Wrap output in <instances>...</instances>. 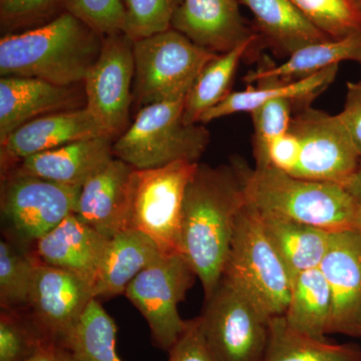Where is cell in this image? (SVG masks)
Wrapping results in <instances>:
<instances>
[{"label":"cell","mask_w":361,"mask_h":361,"mask_svg":"<svg viewBox=\"0 0 361 361\" xmlns=\"http://www.w3.org/2000/svg\"><path fill=\"white\" fill-rule=\"evenodd\" d=\"M244 166L199 163L188 184L180 221V253L193 268L205 299L224 273L237 220L246 205Z\"/></svg>","instance_id":"cell-1"},{"label":"cell","mask_w":361,"mask_h":361,"mask_svg":"<svg viewBox=\"0 0 361 361\" xmlns=\"http://www.w3.org/2000/svg\"><path fill=\"white\" fill-rule=\"evenodd\" d=\"M103 39L65 11L39 27L2 37L0 75L71 87L84 82L101 54Z\"/></svg>","instance_id":"cell-2"},{"label":"cell","mask_w":361,"mask_h":361,"mask_svg":"<svg viewBox=\"0 0 361 361\" xmlns=\"http://www.w3.org/2000/svg\"><path fill=\"white\" fill-rule=\"evenodd\" d=\"M246 202L272 214L329 232L356 230L361 206L342 185L300 179L273 167L244 166Z\"/></svg>","instance_id":"cell-3"},{"label":"cell","mask_w":361,"mask_h":361,"mask_svg":"<svg viewBox=\"0 0 361 361\" xmlns=\"http://www.w3.org/2000/svg\"><path fill=\"white\" fill-rule=\"evenodd\" d=\"M185 99L149 104L114 142L116 158L135 170L165 167L176 161L199 163L210 133L200 123H185Z\"/></svg>","instance_id":"cell-4"},{"label":"cell","mask_w":361,"mask_h":361,"mask_svg":"<svg viewBox=\"0 0 361 361\" xmlns=\"http://www.w3.org/2000/svg\"><path fill=\"white\" fill-rule=\"evenodd\" d=\"M223 277L250 297L268 317L284 315L292 279L266 234L258 211L247 203L237 220Z\"/></svg>","instance_id":"cell-5"},{"label":"cell","mask_w":361,"mask_h":361,"mask_svg":"<svg viewBox=\"0 0 361 361\" xmlns=\"http://www.w3.org/2000/svg\"><path fill=\"white\" fill-rule=\"evenodd\" d=\"M217 56L174 28L135 40L137 103L144 108L186 99L201 71Z\"/></svg>","instance_id":"cell-6"},{"label":"cell","mask_w":361,"mask_h":361,"mask_svg":"<svg viewBox=\"0 0 361 361\" xmlns=\"http://www.w3.org/2000/svg\"><path fill=\"white\" fill-rule=\"evenodd\" d=\"M198 165L176 161L165 167L135 170L133 174L128 229L146 234L161 254L180 253L183 203Z\"/></svg>","instance_id":"cell-7"},{"label":"cell","mask_w":361,"mask_h":361,"mask_svg":"<svg viewBox=\"0 0 361 361\" xmlns=\"http://www.w3.org/2000/svg\"><path fill=\"white\" fill-rule=\"evenodd\" d=\"M199 320L216 361H262L270 318L227 278L205 299Z\"/></svg>","instance_id":"cell-8"},{"label":"cell","mask_w":361,"mask_h":361,"mask_svg":"<svg viewBox=\"0 0 361 361\" xmlns=\"http://www.w3.org/2000/svg\"><path fill=\"white\" fill-rule=\"evenodd\" d=\"M196 277L182 254H161L126 288L123 294L144 316L156 348L170 350L186 329L178 305Z\"/></svg>","instance_id":"cell-9"},{"label":"cell","mask_w":361,"mask_h":361,"mask_svg":"<svg viewBox=\"0 0 361 361\" xmlns=\"http://www.w3.org/2000/svg\"><path fill=\"white\" fill-rule=\"evenodd\" d=\"M289 130L299 142V159L293 177L343 186L361 160L338 115L311 106L294 111Z\"/></svg>","instance_id":"cell-10"},{"label":"cell","mask_w":361,"mask_h":361,"mask_svg":"<svg viewBox=\"0 0 361 361\" xmlns=\"http://www.w3.org/2000/svg\"><path fill=\"white\" fill-rule=\"evenodd\" d=\"M80 189L9 171L2 182V217L20 242L37 243L75 213Z\"/></svg>","instance_id":"cell-11"},{"label":"cell","mask_w":361,"mask_h":361,"mask_svg":"<svg viewBox=\"0 0 361 361\" xmlns=\"http://www.w3.org/2000/svg\"><path fill=\"white\" fill-rule=\"evenodd\" d=\"M134 78V42L123 32L104 37L101 54L84 80L85 108L111 137L129 128Z\"/></svg>","instance_id":"cell-12"},{"label":"cell","mask_w":361,"mask_h":361,"mask_svg":"<svg viewBox=\"0 0 361 361\" xmlns=\"http://www.w3.org/2000/svg\"><path fill=\"white\" fill-rule=\"evenodd\" d=\"M94 298L89 280L37 260L25 311L47 341L65 346Z\"/></svg>","instance_id":"cell-13"},{"label":"cell","mask_w":361,"mask_h":361,"mask_svg":"<svg viewBox=\"0 0 361 361\" xmlns=\"http://www.w3.org/2000/svg\"><path fill=\"white\" fill-rule=\"evenodd\" d=\"M331 293L329 334L361 338V231L332 232L319 265Z\"/></svg>","instance_id":"cell-14"},{"label":"cell","mask_w":361,"mask_h":361,"mask_svg":"<svg viewBox=\"0 0 361 361\" xmlns=\"http://www.w3.org/2000/svg\"><path fill=\"white\" fill-rule=\"evenodd\" d=\"M99 137L111 135L85 106L39 116L21 126L0 142L2 172L6 174L28 157Z\"/></svg>","instance_id":"cell-15"},{"label":"cell","mask_w":361,"mask_h":361,"mask_svg":"<svg viewBox=\"0 0 361 361\" xmlns=\"http://www.w3.org/2000/svg\"><path fill=\"white\" fill-rule=\"evenodd\" d=\"M239 6L237 0H183L172 28L203 49L225 54L258 35Z\"/></svg>","instance_id":"cell-16"},{"label":"cell","mask_w":361,"mask_h":361,"mask_svg":"<svg viewBox=\"0 0 361 361\" xmlns=\"http://www.w3.org/2000/svg\"><path fill=\"white\" fill-rule=\"evenodd\" d=\"M135 170L114 157L82 185L73 214L109 239L128 229L130 183Z\"/></svg>","instance_id":"cell-17"},{"label":"cell","mask_w":361,"mask_h":361,"mask_svg":"<svg viewBox=\"0 0 361 361\" xmlns=\"http://www.w3.org/2000/svg\"><path fill=\"white\" fill-rule=\"evenodd\" d=\"M78 94L63 87L32 78L0 80V142L25 123L39 116L75 108Z\"/></svg>","instance_id":"cell-18"},{"label":"cell","mask_w":361,"mask_h":361,"mask_svg":"<svg viewBox=\"0 0 361 361\" xmlns=\"http://www.w3.org/2000/svg\"><path fill=\"white\" fill-rule=\"evenodd\" d=\"M109 238L71 214L35 243L37 260L89 280L94 285Z\"/></svg>","instance_id":"cell-19"},{"label":"cell","mask_w":361,"mask_h":361,"mask_svg":"<svg viewBox=\"0 0 361 361\" xmlns=\"http://www.w3.org/2000/svg\"><path fill=\"white\" fill-rule=\"evenodd\" d=\"M111 140L99 137L71 142L28 157L13 170L66 186L82 187L115 157Z\"/></svg>","instance_id":"cell-20"},{"label":"cell","mask_w":361,"mask_h":361,"mask_svg":"<svg viewBox=\"0 0 361 361\" xmlns=\"http://www.w3.org/2000/svg\"><path fill=\"white\" fill-rule=\"evenodd\" d=\"M248 7L254 16L253 28L261 44L288 58L316 42L330 39L320 32L294 6L290 0H237Z\"/></svg>","instance_id":"cell-21"},{"label":"cell","mask_w":361,"mask_h":361,"mask_svg":"<svg viewBox=\"0 0 361 361\" xmlns=\"http://www.w3.org/2000/svg\"><path fill=\"white\" fill-rule=\"evenodd\" d=\"M161 255L149 237L135 229H126L109 239L94 281V297L111 298L125 293L139 273Z\"/></svg>","instance_id":"cell-22"},{"label":"cell","mask_w":361,"mask_h":361,"mask_svg":"<svg viewBox=\"0 0 361 361\" xmlns=\"http://www.w3.org/2000/svg\"><path fill=\"white\" fill-rule=\"evenodd\" d=\"M338 66H330L319 73L290 82H258L257 87L232 92L201 116V123H207L238 113H252L259 106L276 99H289L296 102L298 108L311 106V103L334 82ZM297 108V109H298Z\"/></svg>","instance_id":"cell-23"},{"label":"cell","mask_w":361,"mask_h":361,"mask_svg":"<svg viewBox=\"0 0 361 361\" xmlns=\"http://www.w3.org/2000/svg\"><path fill=\"white\" fill-rule=\"evenodd\" d=\"M346 61L361 65V30L343 39L307 45L292 54L281 65H267L251 71L244 80L251 85L269 80L290 82L310 77Z\"/></svg>","instance_id":"cell-24"},{"label":"cell","mask_w":361,"mask_h":361,"mask_svg":"<svg viewBox=\"0 0 361 361\" xmlns=\"http://www.w3.org/2000/svg\"><path fill=\"white\" fill-rule=\"evenodd\" d=\"M258 213L292 280L304 271L319 267L329 249L331 232L272 214Z\"/></svg>","instance_id":"cell-25"},{"label":"cell","mask_w":361,"mask_h":361,"mask_svg":"<svg viewBox=\"0 0 361 361\" xmlns=\"http://www.w3.org/2000/svg\"><path fill=\"white\" fill-rule=\"evenodd\" d=\"M262 361H361V348L308 336L279 315L270 318Z\"/></svg>","instance_id":"cell-26"},{"label":"cell","mask_w":361,"mask_h":361,"mask_svg":"<svg viewBox=\"0 0 361 361\" xmlns=\"http://www.w3.org/2000/svg\"><path fill=\"white\" fill-rule=\"evenodd\" d=\"M261 44L260 37L246 40L232 51L220 54L207 63L185 99V123H200L201 116L230 94V85L240 61L253 47Z\"/></svg>","instance_id":"cell-27"},{"label":"cell","mask_w":361,"mask_h":361,"mask_svg":"<svg viewBox=\"0 0 361 361\" xmlns=\"http://www.w3.org/2000/svg\"><path fill=\"white\" fill-rule=\"evenodd\" d=\"M331 293L322 270L304 271L292 280L290 299L284 316L292 326L308 336L326 339Z\"/></svg>","instance_id":"cell-28"},{"label":"cell","mask_w":361,"mask_h":361,"mask_svg":"<svg viewBox=\"0 0 361 361\" xmlns=\"http://www.w3.org/2000/svg\"><path fill=\"white\" fill-rule=\"evenodd\" d=\"M116 334L115 320L99 299L94 298L66 339L65 348L77 361H123L116 349Z\"/></svg>","instance_id":"cell-29"},{"label":"cell","mask_w":361,"mask_h":361,"mask_svg":"<svg viewBox=\"0 0 361 361\" xmlns=\"http://www.w3.org/2000/svg\"><path fill=\"white\" fill-rule=\"evenodd\" d=\"M37 259L11 242H0V304L4 310H27Z\"/></svg>","instance_id":"cell-30"},{"label":"cell","mask_w":361,"mask_h":361,"mask_svg":"<svg viewBox=\"0 0 361 361\" xmlns=\"http://www.w3.org/2000/svg\"><path fill=\"white\" fill-rule=\"evenodd\" d=\"M294 6L330 39H343L361 30V11L351 0H290Z\"/></svg>","instance_id":"cell-31"},{"label":"cell","mask_w":361,"mask_h":361,"mask_svg":"<svg viewBox=\"0 0 361 361\" xmlns=\"http://www.w3.org/2000/svg\"><path fill=\"white\" fill-rule=\"evenodd\" d=\"M47 341L25 311L1 310L0 361H28Z\"/></svg>","instance_id":"cell-32"},{"label":"cell","mask_w":361,"mask_h":361,"mask_svg":"<svg viewBox=\"0 0 361 361\" xmlns=\"http://www.w3.org/2000/svg\"><path fill=\"white\" fill-rule=\"evenodd\" d=\"M183 0H123V33L133 42L172 28L176 11Z\"/></svg>","instance_id":"cell-33"},{"label":"cell","mask_w":361,"mask_h":361,"mask_svg":"<svg viewBox=\"0 0 361 361\" xmlns=\"http://www.w3.org/2000/svg\"><path fill=\"white\" fill-rule=\"evenodd\" d=\"M297 108L298 104L292 99H276L262 104L252 111L255 167H262L265 165L271 142L288 132L294 111Z\"/></svg>","instance_id":"cell-34"},{"label":"cell","mask_w":361,"mask_h":361,"mask_svg":"<svg viewBox=\"0 0 361 361\" xmlns=\"http://www.w3.org/2000/svg\"><path fill=\"white\" fill-rule=\"evenodd\" d=\"M61 4L66 11L82 20L102 37L123 32L125 9L123 0H61Z\"/></svg>","instance_id":"cell-35"},{"label":"cell","mask_w":361,"mask_h":361,"mask_svg":"<svg viewBox=\"0 0 361 361\" xmlns=\"http://www.w3.org/2000/svg\"><path fill=\"white\" fill-rule=\"evenodd\" d=\"M168 353L167 361H216L204 338L199 317L188 320L186 329Z\"/></svg>","instance_id":"cell-36"},{"label":"cell","mask_w":361,"mask_h":361,"mask_svg":"<svg viewBox=\"0 0 361 361\" xmlns=\"http://www.w3.org/2000/svg\"><path fill=\"white\" fill-rule=\"evenodd\" d=\"M61 0H0V16L4 25H16L37 20Z\"/></svg>","instance_id":"cell-37"},{"label":"cell","mask_w":361,"mask_h":361,"mask_svg":"<svg viewBox=\"0 0 361 361\" xmlns=\"http://www.w3.org/2000/svg\"><path fill=\"white\" fill-rule=\"evenodd\" d=\"M338 116L361 159V80L346 85L345 102Z\"/></svg>","instance_id":"cell-38"},{"label":"cell","mask_w":361,"mask_h":361,"mask_svg":"<svg viewBox=\"0 0 361 361\" xmlns=\"http://www.w3.org/2000/svg\"><path fill=\"white\" fill-rule=\"evenodd\" d=\"M28 361H77L65 346L54 342H45Z\"/></svg>","instance_id":"cell-39"},{"label":"cell","mask_w":361,"mask_h":361,"mask_svg":"<svg viewBox=\"0 0 361 361\" xmlns=\"http://www.w3.org/2000/svg\"><path fill=\"white\" fill-rule=\"evenodd\" d=\"M343 187L349 192V194L355 199V201L361 206V160L357 170L351 176L350 179L343 185Z\"/></svg>","instance_id":"cell-40"},{"label":"cell","mask_w":361,"mask_h":361,"mask_svg":"<svg viewBox=\"0 0 361 361\" xmlns=\"http://www.w3.org/2000/svg\"><path fill=\"white\" fill-rule=\"evenodd\" d=\"M351 1L361 11V0H351Z\"/></svg>","instance_id":"cell-41"},{"label":"cell","mask_w":361,"mask_h":361,"mask_svg":"<svg viewBox=\"0 0 361 361\" xmlns=\"http://www.w3.org/2000/svg\"><path fill=\"white\" fill-rule=\"evenodd\" d=\"M356 230H360V231H361V214H360V220H358L357 228H356Z\"/></svg>","instance_id":"cell-42"}]
</instances>
